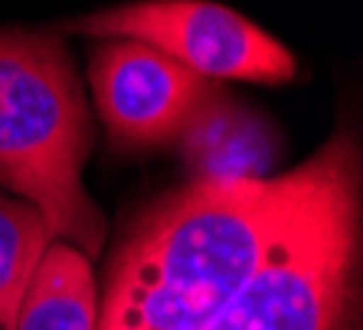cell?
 Instances as JSON below:
<instances>
[{"label": "cell", "mask_w": 363, "mask_h": 330, "mask_svg": "<svg viewBox=\"0 0 363 330\" xmlns=\"http://www.w3.org/2000/svg\"><path fill=\"white\" fill-rule=\"evenodd\" d=\"M347 183L344 141L281 177L194 180L131 232L95 330H206Z\"/></svg>", "instance_id": "obj_1"}, {"label": "cell", "mask_w": 363, "mask_h": 330, "mask_svg": "<svg viewBox=\"0 0 363 330\" xmlns=\"http://www.w3.org/2000/svg\"><path fill=\"white\" fill-rule=\"evenodd\" d=\"M85 154L89 115L66 46L0 33V183L40 212L52 239L92 262L105 246V220L85 193Z\"/></svg>", "instance_id": "obj_2"}, {"label": "cell", "mask_w": 363, "mask_h": 330, "mask_svg": "<svg viewBox=\"0 0 363 330\" xmlns=\"http://www.w3.org/2000/svg\"><path fill=\"white\" fill-rule=\"evenodd\" d=\"M62 30L95 40L144 42L210 82L242 79L279 85L298 72L295 56L275 36L213 0H138L69 20Z\"/></svg>", "instance_id": "obj_3"}, {"label": "cell", "mask_w": 363, "mask_h": 330, "mask_svg": "<svg viewBox=\"0 0 363 330\" xmlns=\"http://www.w3.org/2000/svg\"><path fill=\"white\" fill-rule=\"evenodd\" d=\"M354 193L347 183L206 330H337L357 242Z\"/></svg>", "instance_id": "obj_4"}, {"label": "cell", "mask_w": 363, "mask_h": 330, "mask_svg": "<svg viewBox=\"0 0 363 330\" xmlns=\"http://www.w3.org/2000/svg\"><path fill=\"white\" fill-rule=\"evenodd\" d=\"M89 82L105 127L135 147L174 141L213 92L210 79L135 40H101Z\"/></svg>", "instance_id": "obj_5"}, {"label": "cell", "mask_w": 363, "mask_h": 330, "mask_svg": "<svg viewBox=\"0 0 363 330\" xmlns=\"http://www.w3.org/2000/svg\"><path fill=\"white\" fill-rule=\"evenodd\" d=\"M180 147L194 180H262L275 164V135L245 105L213 89L180 131Z\"/></svg>", "instance_id": "obj_6"}, {"label": "cell", "mask_w": 363, "mask_h": 330, "mask_svg": "<svg viewBox=\"0 0 363 330\" xmlns=\"http://www.w3.org/2000/svg\"><path fill=\"white\" fill-rule=\"evenodd\" d=\"M99 295L92 265L76 246L52 239L20 295L13 330H95Z\"/></svg>", "instance_id": "obj_7"}, {"label": "cell", "mask_w": 363, "mask_h": 330, "mask_svg": "<svg viewBox=\"0 0 363 330\" xmlns=\"http://www.w3.org/2000/svg\"><path fill=\"white\" fill-rule=\"evenodd\" d=\"M52 232L30 203L0 190V330H13L20 295Z\"/></svg>", "instance_id": "obj_8"}]
</instances>
